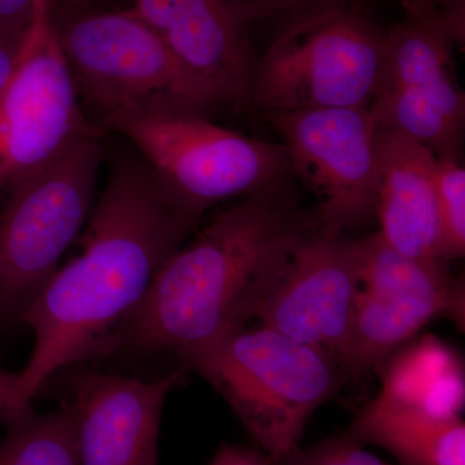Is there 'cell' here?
<instances>
[{
  "instance_id": "cell-1",
  "label": "cell",
  "mask_w": 465,
  "mask_h": 465,
  "mask_svg": "<svg viewBox=\"0 0 465 465\" xmlns=\"http://www.w3.org/2000/svg\"><path fill=\"white\" fill-rule=\"evenodd\" d=\"M200 222L164 198L140 154L115 155L81 252L57 269L21 320L32 330L34 345L7 412L32 405L64 367L105 354L158 269Z\"/></svg>"
},
{
  "instance_id": "cell-2",
  "label": "cell",
  "mask_w": 465,
  "mask_h": 465,
  "mask_svg": "<svg viewBox=\"0 0 465 465\" xmlns=\"http://www.w3.org/2000/svg\"><path fill=\"white\" fill-rule=\"evenodd\" d=\"M318 225L290 180L242 198L162 264L105 354H183L244 329Z\"/></svg>"
},
{
  "instance_id": "cell-3",
  "label": "cell",
  "mask_w": 465,
  "mask_h": 465,
  "mask_svg": "<svg viewBox=\"0 0 465 465\" xmlns=\"http://www.w3.org/2000/svg\"><path fill=\"white\" fill-rule=\"evenodd\" d=\"M182 357L277 460L300 448L309 418L347 379L341 366L320 349L262 323Z\"/></svg>"
},
{
  "instance_id": "cell-4",
  "label": "cell",
  "mask_w": 465,
  "mask_h": 465,
  "mask_svg": "<svg viewBox=\"0 0 465 465\" xmlns=\"http://www.w3.org/2000/svg\"><path fill=\"white\" fill-rule=\"evenodd\" d=\"M52 24L82 106L92 122L96 116V125L115 113L208 116L228 105L134 8L74 15Z\"/></svg>"
},
{
  "instance_id": "cell-5",
  "label": "cell",
  "mask_w": 465,
  "mask_h": 465,
  "mask_svg": "<svg viewBox=\"0 0 465 465\" xmlns=\"http://www.w3.org/2000/svg\"><path fill=\"white\" fill-rule=\"evenodd\" d=\"M105 133L67 143L8 189L0 210V331L20 323L85 226Z\"/></svg>"
},
{
  "instance_id": "cell-6",
  "label": "cell",
  "mask_w": 465,
  "mask_h": 465,
  "mask_svg": "<svg viewBox=\"0 0 465 465\" xmlns=\"http://www.w3.org/2000/svg\"><path fill=\"white\" fill-rule=\"evenodd\" d=\"M99 127L133 143L164 198L201 219L220 202L290 180L283 143L250 139L195 113H115Z\"/></svg>"
},
{
  "instance_id": "cell-7",
  "label": "cell",
  "mask_w": 465,
  "mask_h": 465,
  "mask_svg": "<svg viewBox=\"0 0 465 465\" xmlns=\"http://www.w3.org/2000/svg\"><path fill=\"white\" fill-rule=\"evenodd\" d=\"M385 42L387 30L354 2L292 18L259 58L247 108H369Z\"/></svg>"
},
{
  "instance_id": "cell-8",
  "label": "cell",
  "mask_w": 465,
  "mask_h": 465,
  "mask_svg": "<svg viewBox=\"0 0 465 465\" xmlns=\"http://www.w3.org/2000/svg\"><path fill=\"white\" fill-rule=\"evenodd\" d=\"M43 0L17 65L0 94V195L67 143L104 133L85 114Z\"/></svg>"
},
{
  "instance_id": "cell-9",
  "label": "cell",
  "mask_w": 465,
  "mask_h": 465,
  "mask_svg": "<svg viewBox=\"0 0 465 465\" xmlns=\"http://www.w3.org/2000/svg\"><path fill=\"white\" fill-rule=\"evenodd\" d=\"M281 134L291 174L320 202L318 222L327 234L348 235L375 216V140L369 108L262 113Z\"/></svg>"
},
{
  "instance_id": "cell-10",
  "label": "cell",
  "mask_w": 465,
  "mask_h": 465,
  "mask_svg": "<svg viewBox=\"0 0 465 465\" xmlns=\"http://www.w3.org/2000/svg\"><path fill=\"white\" fill-rule=\"evenodd\" d=\"M357 240L321 225L291 252L258 320L332 358L344 372L358 291Z\"/></svg>"
},
{
  "instance_id": "cell-11",
  "label": "cell",
  "mask_w": 465,
  "mask_h": 465,
  "mask_svg": "<svg viewBox=\"0 0 465 465\" xmlns=\"http://www.w3.org/2000/svg\"><path fill=\"white\" fill-rule=\"evenodd\" d=\"M183 370L157 381L85 371L72 381L81 465H157L168 394Z\"/></svg>"
},
{
  "instance_id": "cell-12",
  "label": "cell",
  "mask_w": 465,
  "mask_h": 465,
  "mask_svg": "<svg viewBox=\"0 0 465 465\" xmlns=\"http://www.w3.org/2000/svg\"><path fill=\"white\" fill-rule=\"evenodd\" d=\"M133 8L228 105L249 106L259 57L226 0H134Z\"/></svg>"
},
{
  "instance_id": "cell-13",
  "label": "cell",
  "mask_w": 465,
  "mask_h": 465,
  "mask_svg": "<svg viewBox=\"0 0 465 465\" xmlns=\"http://www.w3.org/2000/svg\"><path fill=\"white\" fill-rule=\"evenodd\" d=\"M437 161L427 146L412 137L378 127L374 198L375 216L381 223L379 232L403 255L442 262Z\"/></svg>"
},
{
  "instance_id": "cell-14",
  "label": "cell",
  "mask_w": 465,
  "mask_h": 465,
  "mask_svg": "<svg viewBox=\"0 0 465 465\" xmlns=\"http://www.w3.org/2000/svg\"><path fill=\"white\" fill-rule=\"evenodd\" d=\"M464 283L399 281L361 287L354 305L344 374L360 381L437 317L464 329Z\"/></svg>"
},
{
  "instance_id": "cell-15",
  "label": "cell",
  "mask_w": 465,
  "mask_h": 465,
  "mask_svg": "<svg viewBox=\"0 0 465 465\" xmlns=\"http://www.w3.org/2000/svg\"><path fill=\"white\" fill-rule=\"evenodd\" d=\"M345 434L361 445L384 449L399 465H465L460 416L439 418L381 394L358 411Z\"/></svg>"
},
{
  "instance_id": "cell-16",
  "label": "cell",
  "mask_w": 465,
  "mask_h": 465,
  "mask_svg": "<svg viewBox=\"0 0 465 465\" xmlns=\"http://www.w3.org/2000/svg\"><path fill=\"white\" fill-rule=\"evenodd\" d=\"M455 45L445 26L430 18L407 16L387 30L375 94L410 88L465 109L464 92L455 75Z\"/></svg>"
},
{
  "instance_id": "cell-17",
  "label": "cell",
  "mask_w": 465,
  "mask_h": 465,
  "mask_svg": "<svg viewBox=\"0 0 465 465\" xmlns=\"http://www.w3.org/2000/svg\"><path fill=\"white\" fill-rule=\"evenodd\" d=\"M381 396L439 418H457L465 402L464 366L433 335L407 341L384 361Z\"/></svg>"
},
{
  "instance_id": "cell-18",
  "label": "cell",
  "mask_w": 465,
  "mask_h": 465,
  "mask_svg": "<svg viewBox=\"0 0 465 465\" xmlns=\"http://www.w3.org/2000/svg\"><path fill=\"white\" fill-rule=\"evenodd\" d=\"M369 109L378 127L412 137L439 159L461 162L465 110L410 88L376 92Z\"/></svg>"
},
{
  "instance_id": "cell-19",
  "label": "cell",
  "mask_w": 465,
  "mask_h": 465,
  "mask_svg": "<svg viewBox=\"0 0 465 465\" xmlns=\"http://www.w3.org/2000/svg\"><path fill=\"white\" fill-rule=\"evenodd\" d=\"M5 418L7 432L0 443V465H81L72 400L47 414L27 405Z\"/></svg>"
},
{
  "instance_id": "cell-20",
  "label": "cell",
  "mask_w": 465,
  "mask_h": 465,
  "mask_svg": "<svg viewBox=\"0 0 465 465\" xmlns=\"http://www.w3.org/2000/svg\"><path fill=\"white\" fill-rule=\"evenodd\" d=\"M436 198L440 232V259L463 258L465 252V170L461 162L440 158Z\"/></svg>"
},
{
  "instance_id": "cell-21",
  "label": "cell",
  "mask_w": 465,
  "mask_h": 465,
  "mask_svg": "<svg viewBox=\"0 0 465 465\" xmlns=\"http://www.w3.org/2000/svg\"><path fill=\"white\" fill-rule=\"evenodd\" d=\"M281 465H393L366 451L347 434L331 437L308 449H296Z\"/></svg>"
},
{
  "instance_id": "cell-22",
  "label": "cell",
  "mask_w": 465,
  "mask_h": 465,
  "mask_svg": "<svg viewBox=\"0 0 465 465\" xmlns=\"http://www.w3.org/2000/svg\"><path fill=\"white\" fill-rule=\"evenodd\" d=\"M354 0H226L238 20L249 27L256 21L284 18V23L302 15L333 5H347Z\"/></svg>"
},
{
  "instance_id": "cell-23",
  "label": "cell",
  "mask_w": 465,
  "mask_h": 465,
  "mask_svg": "<svg viewBox=\"0 0 465 465\" xmlns=\"http://www.w3.org/2000/svg\"><path fill=\"white\" fill-rule=\"evenodd\" d=\"M33 20L0 24V94L17 65Z\"/></svg>"
},
{
  "instance_id": "cell-24",
  "label": "cell",
  "mask_w": 465,
  "mask_h": 465,
  "mask_svg": "<svg viewBox=\"0 0 465 465\" xmlns=\"http://www.w3.org/2000/svg\"><path fill=\"white\" fill-rule=\"evenodd\" d=\"M208 465H281L280 460L259 450L223 443Z\"/></svg>"
},
{
  "instance_id": "cell-25",
  "label": "cell",
  "mask_w": 465,
  "mask_h": 465,
  "mask_svg": "<svg viewBox=\"0 0 465 465\" xmlns=\"http://www.w3.org/2000/svg\"><path fill=\"white\" fill-rule=\"evenodd\" d=\"M43 0H0V24L32 21Z\"/></svg>"
},
{
  "instance_id": "cell-26",
  "label": "cell",
  "mask_w": 465,
  "mask_h": 465,
  "mask_svg": "<svg viewBox=\"0 0 465 465\" xmlns=\"http://www.w3.org/2000/svg\"><path fill=\"white\" fill-rule=\"evenodd\" d=\"M18 372H12L0 365V415H5L11 406L16 390Z\"/></svg>"
},
{
  "instance_id": "cell-27",
  "label": "cell",
  "mask_w": 465,
  "mask_h": 465,
  "mask_svg": "<svg viewBox=\"0 0 465 465\" xmlns=\"http://www.w3.org/2000/svg\"><path fill=\"white\" fill-rule=\"evenodd\" d=\"M65 2L75 3L76 0H51V7H52V5H54V3H65Z\"/></svg>"
}]
</instances>
